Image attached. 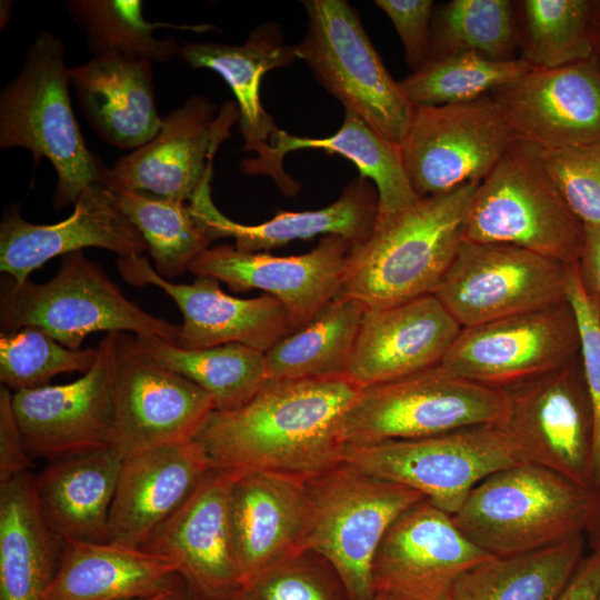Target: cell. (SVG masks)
Segmentation results:
<instances>
[{
	"label": "cell",
	"mask_w": 600,
	"mask_h": 600,
	"mask_svg": "<svg viewBox=\"0 0 600 600\" xmlns=\"http://www.w3.org/2000/svg\"><path fill=\"white\" fill-rule=\"evenodd\" d=\"M361 391L347 374L267 380L244 406L214 410L194 440L212 468L309 478L343 463L340 426Z\"/></svg>",
	"instance_id": "obj_1"
},
{
	"label": "cell",
	"mask_w": 600,
	"mask_h": 600,
	"mask_svg": "<svg viewBox=\"0 0 600 600\" xmlns=\"http://www.w3.org/2000/svg\"><path fill=\"white\" fill-rule=\"evenodd\" d=\"M480 182L419 198L376 220L370 234L352 244L338 294L366 309H381L434 292L453 262Z\"/></svg>",
	"instance_id": "obj_2"
},
{
	"label": "cell",
	"mask_w": 600,
	"mask_h": 600,
	"mask_svg": "<svg viewBox=\"0 0 600 600\" xmlns=\"http://www.w3.org/2000/svg\"><path fill=\"white\" fill-rule=\"evenodd\" d=\"M598 506V492L524 462L480 481L452 519L480 549L508 557L587 533Z\"/></svg>",
	"instance_id": "obj_3"
},
{
	"label": "cell",
	"mask_w": 600,
	"mask_h": 600,
	"mask_svg": "<svg viewBox=\"0 0 600 600\" xmlns=\"http://www.w3.org/2000/svg\"><path fill=\"white\" fill-rule=\"evenodd\" d=\"M66 44L40 30L18 76L0 92V148L29 150L48 159L57 174L53 206L74 204L108 167L88 148L73 113Z\"/></svg>",
	"instance_id": "obj_4"
},
{
	"label": "cell",
	"mask_w": 600,
	"mask_h": 600,
	"mask_svg": "<svg viewBox=\"0 0 600 600\" xmlns=\"http://www.w3.org/2000/svg\"><path fill=\"white\" fill-rule=\"evenodd\" d=\"M426 498L341 463L306 478L304 552L321 557L350 600H373L372 563L389 527Z\"/></svg>",
	"instance_id": "obj_5"
},
{
	"label": "cell",
	"mask_w": 600,
	"mask_h": 600,
	"mask_svg": "<svg viewBox=\"0 0 600 600\" xmlns=\"http://www.w3.org/2000/svg\"><path fill=\"white\" fill-rule=\"evenodd\" d=\"M583 237L542 149L516 137L474 192L464 240L513 244L571 266L579 261Z\"/></svg>",
	"instance_id": "obj_6"
},
{
	"label": "cell",
	"mask_w": 600,
	"mask_h": 600,
	"mask_svg": "<svg viewBox=\"0 0 600 600\" xmlns=\"http://www.w3.org/2000/svg\"><path fill=\"white\" fill-rule=\"evenodd\" d=\"M0 326L3 332L38 327L70 349H80L96 331L153 336L172 343L179 334V326L148 313L123 296L82 251L61 257L57 274L47 282L3 283Z\"/></svg>",
	"instance_id": "obj_7"
},
{
	"label": "cell",
	"mask_w": 600,
	"mask_h": 600,
	"mask_svg": "<svg viewBox=\"0 0 600 600\" xmlns=\"http://www.w3.org/2000/svg\"><path fill=\"white\" fill-rule=\"evenodd\" d=\"M509 413L504 389L474 383L440 367L363 388L342 418L344 446L433 437L476 426H502Z\"/></svg>",
	"instance_id": "obj_8"
},
{
	"label": "cell",
	"mask_w": 600,
	"mask_h": 600,
	"mask_svg": "<svg viewBox=\"0 0 600 600\" xmlns=\"http://www.w3.org/2000/svg\"><path fill=\"white\" fill-rule=\"evenodd\" d=\"M343 462L413 489L452 516L484 478L529 461L502 426L484 424L421 439L344 446Z\"/></svg>",
	"instance_id": "obj_9"
},
{
	"label": "cell",
	"mask_w": 600,
	"mask_h": 600,
	"mask_svg": "<svg viewBox=\"0 0 600 600\" xmlns=\"http://www.w3.org/2000/svg\"><path fill=\"white\" fill-rule=\"evenodd\" d=\"M308 30L294 46L317 81L392 142H401L413 106L382 62L346 0H303Z\"/></svg>",
	"instance_id": "obj_10"
},
{
	"label": "cell",
	"mask_w": 600,
	"mask_h": 600,
	"mask_svg": "<svg viewBox=\"0 0 600 600\" xmlns=\"http://www.w3.org/2000/svg\"><path fill=\"white\" fill-rule=\"evenodd\" d=\"M516 136L490 93L442 106H413L399 143L419 198L480 182Z\"/></svg>",
	"instance_id": "obj_11"
},
{
	"label": "cell",
	"mask_w": 600,
	"mask_h": 600,
	"mask_svg": "<svg viewBox=\"0 0 600 600\" xmlns=\"http://www.w3.org/2000/svg\"><path fill=\"white\" fill-rule=\"evenodd\" d=\"M569 268L513 244L464 240L432 294L469 328L566 302Z\"/></svg>",
	"instance_id": "obj_12"
},
{
	"label": "cell",
	"mask_w": 600,
	"mask_h": 600,
	"mask_svg": "<svg viewBox=\"0 0 600 600\" xmlns=\"http://www.w3.org/2000/svg\"><path fill=\"white\" fill-rule=\"evenodd\" d=\"M580 333L568 301L462 328L438 367L482 386L508 389L568 366Z\"/></svg>",
	"instance_id": "obj_13"
},
{
	"label": "cell",
	"mask_w": 600,
	"mask_h": 600,
	"mask_svg": "<svg viewBox=\"0 0 600 600\" xmlns=\"http://www.w3.org/2000/svg\"><path fill=\"white\" fill-rule=\"evenodd\" d=\"M114 409L112 447L123 460L194 440L216 410L202 388L158 363L128 332L117 337Z\"/></svg>",
	"instance_id": "obj_14"
},
{
	"label": "cell",
	"mask_w": 600,
	"mask_h": 600,
	"mask_svg": "<svg viewBox=\"0 0 600 600\" xmlns=\"http://www.w3.org/2000/svg\"><path fill=\"white\" fill-rule=\"evenodd\" d=\"M193 94L162 118L157 136L108 168L101 183L113 192H143L187 202L213 169L220 144L239 120L238 106Z\"/></svg>",
	"instance_id": "obj_15"
},
{
	"label": "cell",
	"mask_w": 600,
	"mask_h": 600,
	"mask_svg": "<svg viewBox=\"0 0 600 600\" xmlns=\"http://www.w3.org/2000/svg\"><path fill=\"white\" fill-rule=\"evenodd\" d=\"M118 332H107L92 368L70 383L12 392L31 458L49 461L112 446Z\"/></svg>",
	"instance_id": "obj_16"
},
{
	"label": "cell",
	"mask_w": 600,
	"mask_h": 600,
	"mask_svg": "<svg viewBox=\"0 0 600 600\" xmlns=\"http://www.w3.org/2000/svg\"><path fill=\"white\" fill-rule=\"evenodd\" d=\"M490 556L424 499L387 530L372 563V587L389 600H450L457 579Z\"/></svg>",
	"instance_id": "obj_17"
},
{
	"label": "cell",
	"mask_w": 600,
	"mask_h": 600,
	"mask_svg": "<svg viewBox=\"0 0 600 600\" xmlns=\"http://www.w3.org/2000/svg\"><path fill=\"white\" fill-rule=\"evenodd\" d=\"M504 390L509 413L502 427L527 460L593 490L592 417L586 386L573 380L567 366Z\"/></svg>",
	"instance_id": "obj_18"
},
{
	"label": "cell",
	"mask_w": 600,
	"mask_h": 600,
	"mask_svg": "<svg viewBox=\"0 0 600 600\" xmlns=\"http://www.w3.org/2000/svg\"><path fill=\"white\" fill-rule=\"evenodd\" d=\"M236 471L212 468L140 549L171 561L201 600L243 588L236 561L230 490Z\"/></svg>",
	"instance_id": "obj_19"
},
{
	"label": "cell",
	"mask_w": 600,
	"mask_h": 600,
	"mask_svg": "<svg viewBox=\"0 0 600 600\" xmlns=\"http://www.w3.org/2000/svg\"><path fill=\"white\" fill-rule=\"evenodd\" d=\"M122 279L136 287L156 286L178 306L183 321L176 344L196 350L240 343L266 353L291 333L288 313L274 297L241 299L227 294L220 281L197 276L192 283H174L159 276L146 256L119 257Z\"/></svg>",
	"instance_id": "obj_20"
},
{
	"label": "cell",
	"mask_w": 600,
	"mask_h": 600,
	"mask_svg": "<svg viewBox=\"0 0 600 600\" xmlns=\"http://www.w3.org/2000/svg\"><path fill=\"white\" fill-rule=\"evenodd\" d=\"M352 244L328 234L309 252L290 257L243 252L221 244L203 251L189 271L223 281L232 291L259 289L274 297L284 307L293 332L338 294Z\"/></svg>",
	"instance_id": "obj_21"
},
{
	"label": "cell",
	"mask_w": 600,
	"mask_h": 600,
	"mask_svg": "<svg viewBox=\"0 0 600 600\" xmlns=\"http://www.w3.org/2000/svg\"><path fill=\"white\" fill-rule=\"evenodd\" d=\"M490 96L519 139L542 150L600 142V66L597 58L532 69Z\"/></svg>",
	"instance_id": "obj_22"
},
{
	"label": "cell",
	"mask_w": 600,
	"mask_h": 600,
	"mask_svg": "<svg viewBox=\"0 0 600 600\" xmlns=\"http://www.w3.org/2000/svg\"><path fill=\"white\" fill-rule=\"evenodd\" d=\"M66 219L51 224L24 220L16 206L0 222V270L22 283L36 269L58 256L96 247L119 257L144 256L148 246L122 211L117 194L98 182L89 186Z\"/></svg>",
	"instance_id": "obj_23"
},
{
	"label": "cell",
	"mask_w": 600,
	"mask_h": 600,
	"mask_svg": "<svg viewBox=\"0 0 600 600\" xmlns=\"http://www.w3.org/2000/svg\"><path fill=\"white\" fill-rule=\"evenodd\" d=\"M462 327L434 294L367 309L347 376L362 389L440 364Z\"/></svg>",
	"instance_id": "obj_24"
},
{
	"label": "cell",
	"mask_w": 600,
	"mask_h": 600,
	"mask_svg": "<svg viewBox=\"0 0 600 600\" xmlns=\"http://www.w3.org/2000/svg\"><path fill=\"white\" fill-rule=\"evenodd\" d=\"M229 507L243 587L262 571L306 553V478L274 471H236Z\"/></svg>",
	"instance_id": "obj_25"
},
{
	"label": "cell",
	"mask_w": 600,
	"mask_h": 600,
	"mask_svg": "<svg viewBox=\"0 0 600 600\" xmlns=\"http://www.w3.org/2000/svg\"><path fill=\"white\" fill-rule=\"evenodd\" d=\"M212 469L197 440L153 448L123 460L107 542L140 548Z\"/></svg>",
	"instance_id": "obj_26"
},
{
	"label": "cell",
	"mask_w": 600,
	"mask_h": 600,
	"mask_svg": "<svg viewBox=\"0 0 600 600\" xmlns=\"http://www.w3.org/2000/svg\"><path fill=\"white\" fill-rule=\"evenodd\" d=\"M212 176L213 169L189 201L190 213L210 241L232 238L239 251H266L318 234L339 236L354 244L370 234L377 220V189L369 179L360 176L344 188L334 202L322 209L278 211L262 223L242 224L226 217L213 203Z\"/></svg>",
	"instance_id": "obj_27"
},
{
	"label": "cell",
	"mask_w": 600,
	"mask_h": 600,
	"mask_svg": "<svg viewBox=\"0 0 600 600\" xmlns=\"http://www.w3.org/2000/svg\"><path fill=\"white\" fill-rule=\"evenodd\" d=\"M69 77L82 116L104 142L133 151L160 131L151 62L92 57L69 68Z\"/></svg>",
	"instance_id": "obj_28"
},
{
	"label": "cell",
	"mask_w": 600,
	"mask_h": 600,
	"mask_svg": "<svg viewBox=\"0 0 600 600\" xmlns=\"http://www.w3.org/2000/svg\"><path fill=\"white\" fill-rule=\"evenodd\" d=\"M262 160L247 158L241 169L248 174H267L287 196H294L299 184L282 167L284 156L299 149H321L346 157L369 179L378 192V218L387 217L414 203L419 197L406 173L399 146L373 129L358 114L344 110L339 130L327 138H302L279 129Z\"/></svg>",
	"instance_id": "obj_29"
},
{
	"label": "cell",
	"mask_w": 600,
	"mask_h": 600,
	"mask_svg": "<svg viewBox=\"0 0 600 600\" xmlns=\"http://www.w3.org/2000/svg\"><path fill=\"white\" fill-rule=\"evenodd\" d=\"M123 459L112 447L50 460L34 476L40 511L62 540L107 542Z\"/></svg>",
	"instance_id": "obj_30"
},
{
	"label": "cell",
	"mask_w": 600,
	"mask_h": 600,
	"mask_svg": "<svg viewBox=\"0 0 600 600\" xmlns=\"http://www.w3.org/2000/svg\"><path fill=\"white\" fill-rule=\"evenodd\" d=\"M181 580L171 561L140 548L67 539L42 600H132Z\"/></svg>",
	"instance_id": "obj_31"
},
{
	"label": "cell",
	"mask_w": 600,
	"mask_h": 600,
	"mask_svg": "<svg viewBox=\"0 0 600 600\" xmlns=\"http://www.w3.org/2000/svg\"><path fill=\"white\" fill-rule=\"evenodd\" d=\"M281 28L266 22L252 30L241 46L214 42H183L180 58L191 68H206L219 73L231 88L239 110V126L243 137L242 150L257 153L262 160L279 130L260 100L263 74L297 60L294 46L282 40Z\"/></svg>",
	"instance_id": "obj_32"
},
{
	"label": "cell",
	"mask_w": 600,
	"mask_h": 600,
	"mask_svg": "<svg viewBox=\"0 0 600 600\" xmlns=\"http://www.w3.org/2000/svg\"><path fill=\"white\" fill-rule=\"evenodd\" d=\"M62 539L47 524L28 471L0 482V600H42Z\"/></svg>",
	"instance_id": "obj_33"
},
{
	"label": "cell",
	"mask_w": 600,
	"mask_h": 600,
	"mask_svg": "<svg viewBox=\"0 0 600 600\" xmlns=\"http://www.w3.org/2000/svg\"><path fill=\"white\" fill-rule=\"evenodd\" d=\"M584 548L582 534L537 551L490 557L457 579L450 600H558Z\"/></svg>",
	"instance_id": "obj_34"
},
{
	"label": "cell",
	"mask_w": 600,
	"mask_h": 600,
	"mask_svg": "<svg viewBox=\"0 0 600 600\" xmlns=\"http://www.w3.org/2000/svg\"><path fill=\"white\" fill-rule=\"evenodd\" d=\"M366 310L358 300L337 294L264 353L268 380L347 374Z\"/></svg>",
	"instance_id": "obj_35"
},
{
	"label": "cell",
	"mask_w": 600,
	"mask_h": 600,
	"mask_svg": "<svg viewBox=\"0 0 600 600\" xmlns=\"http://www.w3.org/2000/svg\"><path fill=\"white\" fill-rule=\"evenodd\" d=\"M520 58L534 69H554L596 58L600 1H514Z\"/></svg>",
	"instance_id": "obj_36"
},
{
	"label": "cell",
	"mask_w": 600,
	"mask_h": 600,
	"mask_svg": "<svg viewBox=\"0 0 600 600\" xmlns=\"http://www.w3.org/2000/svg\"><path fill=\"white\" fill-rule=\"evenodd\" d=\"M136 339L158 363L202 388L219 411L244 406L268 380L264 353L240 343L188 350L153 336Z\"/></svg>",
	"instance_id": "obj_37"
},
{
	"label": "cell",
	"mask_w": 600,
	"mask_h": 600,
	"mask_svg": "<svg viewBox=\"0 0 600 600\" xmlns=\"http://www.w3.org/2000/svg\"><path fill=\"white\" fill-rule=\"evenodd\" d=\"M64 4L93 57L118 56L164 63L180 57L181 44L173 37L156 38V29L202 32L211 28L149 22L143 18L140 0H68Z\"/></svg>",
	"instance_id": "obj_38"
},
{
	"label": "cell",
	"mask_w": 600,
	"mask_h": 600,
	"mask_svg": "<svg viewBox=\"0 0 600 600\" xmlns=\"http://www.w3.org/2000/svg\"><path fill=\"white\" fill-rule=\"evenodd\" d=\"M518 50L514 1L452 0L433 10L430 59L477 52L496 60H511Z\"/></svg>",
	"instance_id": "obj_39"
},
{
	"label": "cell",
	"mask_w": 600,
	"mask_h": 600,
	"mask_svg": "<svg viewBox=\"0 0 600 600\" xmlns=\"http://www.w3.org/2000/svg\"><path fill=\"white\" fill-rule=\"evenodd\" d=\"M534 69L526 60H496L477 52L430 59L399 81L412 106H442L477 99Z\"/></svg>",
	"instance_id": "obj_40"
},
{
	"label": "cell",
	"mask_w": 600,
	"mask_h": 600,
	"mask_svg": "<svg viewBox=\"0 0 600 600\" xmlns=\"http://www.w3.org/2000/svg\"><path fill=\"white\" fill-rule=\"evenodd\" d=\"M118 202L143 237L154 270L170 280L189 271L210 246V239L192 218L189 204L143 192H114Z\"/></svg>",
	"instance_id": "obj_41"
},
{
	"label": "cell",
	"mask_w": 600,
	"mask_h": 600,
	"mask_svg": "<svg viewBox=\"0 0 600 600\" xmlns=\"http://www.w3.org/2000/svg\"><path fill=\"white\" fill-rule=\"evenodd\" d=\"M97 348L70 349L38 327L0 333V381L12 392L48 386L60 373L88 372Z\"/></svg>",
	"instance_id": "obj_42"
},
{
	"label": "cell",
	"mask_w": 600,
	"mask_h": 600,
	"mask_svg": "<svg viewBox=\"0 0 600 600\" xmlns=\"http://www.w3.org/2000/svg\"><path fill=\"white\" fill-rule=\"evenodd\" d=\"M567 206L583 228L600 229V142L542 150Z\"/></svg>",
	"instance_id": "obj_43"
},
{
	"label": "cell",
	"mask_w": 600,
	"mask_h": 600,
	"mask_svg": "<svg viewBox=\"0 0 600 600\" xmlns=\"http://www.w3.org/2000/svg\"><path fill=\"white\" fill-rule=\"evenodd\" d=\"M307 553L262 571L243 588L258 600H350L334 570L308 560Z\"/></svg>",
	"instance_id": "obj_44"
},
{
	"label": "cell",
	"mask_w": 600,
	"mask_h": 600,
	"mask_svg": "<svg viewBox=\"0 0 600 600\" xmlns=\"http://www.w3.org/2000/svg\"><path fill=\"white\" fill-rule=\"evenodd\" d=\"M567 301L579 327L584 386L592 417L593 490L600 493V312L583 287L578 264L569 268Z\"/></svg>",
	"instance_id": "obj_45"
},
{
	"label": "cell",
	"mask_w": 600,
	"mask_h": 600,
	"mask_svg": "<svg viewBox=\"0 0 600 600\" xmlns=\"http://www.w3.org/2000/svg\"><path fill=\"white\" fill-rule=\"evenodd\" d=\"M399 34L406 60L412 71L422 68L430 59L431 22L434 10L432 0H376Z\"/></svg>",
	"instance_id": "obj_46"
},
{
	"label": "cell",
	"mask_w": 600,
	"mask_h": 600,
	"mask_svg": "<svg viewBox=\"0 0 600 600\" xmlns=\"http://www.w3.org/2000/svg\"><path fill=\"white\" fill-rule=\"evenodd\" d=\"M12 391L0 388V482L30 471L31 457L12 409Z\"/></svg>",
	"instance_id": "obj_47"
},
{
	"label": "cell",
	"mask_w": 600,
	"mask_h": 600,
	"mask_svg": "<svg viewBox=\"0 0 600 600\" xmlns=\"http://www.w3.org/2000/svg\"><path fill=\"white\" fill-rule=\"evenodd\" d=\"M600 592V549L582 559L558 600H597Z\"/></svg>",
	"instance_id": "obj_48"
},
{
	"label": "cell",
	"mask_w": 600,
	"mask_h": 600,
	"mask_svg": "<svg viewBox=\"0 0 600 600\" xmlns=\"http://www.w3.org/2000/svg\"><path fill=\"white\" fill-rule=\"evenodd\" d=\"M583 287L600 312V229L584 228L583 246L578 261Z\"/></svg>",
	"instance_id": "obj_49"
},
{
	"label": "cell",
	"mask_w": 600,
	"mask_h": 600,
	"mask_svg": "<svg viewBox=\"0 0 600 600\" xmlns=\"http://www.w3.org/2000/svg\"><path fill=\"white\" fill-rule=\"evenodd\" d=\"M132 600H201L183 580L161 592Z\"/></svg>",
	"instance_id": "obj_50"
},
{
	"label": "cell",
	"mask_w": 600,
	"mask_h": 600,
	"mask_svg": "<svg viewBox=\"0 0 600 600\" xmlns=\"http://www.w3.org/2000/svg\"><path fill=\"white\" fill-rule=\"evenodd\" d=\"M598 494H599L598 510L596 512L594 519L590 528L587 531V534L590 536L592 549L594 548L600 549V493L598 492Z\"/></svg>",
	"instance_id": "obj_51"
},
{
	"label": "cell",
	"mask_w": 600,
	"mask_h": 600,
	"mask_svg": "<svg viewBox=\"0 0 600 600\" xmlns=\"http://www.w3.org/2000/svg\"><path fill=\"white\" fill-rule=\"evenodd\" d=\"M213 600H258V599L254 596H252L249 591H247L244 588H241L224 597L213 599Z\"/></svg>",
	"instance_id": "obj_52"
},
{
	"label": "cell",
	"mask_w": 600,
	"mask_h": 600,
	"mask_svg": "<svg viewBox=\"0 0 600 600\" xmlns=\"http://www.w3.org/2000/svg\"><path fill=\"white\" fill-rule=\"evenodd\" d=\"M12 3H13L12 1H1V19H0L1 29L9 21V17L12 13Z\"/></svg>",
	"instance_id": "obj_53"
},
{
	"label": "cell",
	"mask_w": 600,
	"mask_h": 600,
	"mask_svg": "<svg viewBox=\"0 0 600 600\" xmlns=\"http://www.w3.org/2000/svg\"><path fill=\"white\" fill-rule=\"evenodd\" d=\"M373 600H389V598L384 594L377 593Z\"/></svg>",
	"instance_id": "obj_54"
},
{
	"label": "cell",
	"mask_w": 600,
	"mask_h": 600,
	"mask_svg": "<svg viewBox=\"0 0 600 600\" xmlns=\"http://www.w3.org/2000/svg\"><path fill=\"white\" fill-rule=\"evenodd\" d=\"M596 58H597V60H598V62H599V66H600V39H599V44H598Z\"/></svg>",
	"instance_id": "obj_55"
},
{
	"label": "cell",
	"mask_w": 600,
	"mask_h": 600,
	"mask_svg": "<svg viewBox=\"0 0 600 600\" xmlns=\"http://www.w3.org/2000/svg\"><path fill=\"white\" fill-rule=\"evenodd\" d=\"M597 600H600V592H599V596H598Z\"/></svg>",
	"instance_id": "obj_56"
}]
</instances>
